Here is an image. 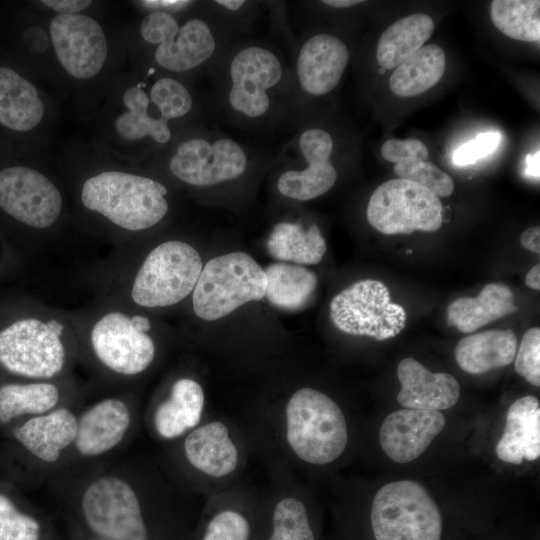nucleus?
Instances as JSON below:
<instances>
[{
  "instance_id": "nucleus-1",
  "label": "nucleus",
  "mask_w": 540,
  "mask_h": 540,
  "mask_svg": "<svg viewBox=\"0 0 540 540\" xmlns=\"http://www.w3.org/2000/svg\"><path fill=\"white\" fill-rule=\"evenodd\" d=\"M167 189L151 178L105 171L87 179L81 191L85 208L129 231L148 229L168 211Z\"/></svg>"
},
{
  "instance_id": "nucleus-2",
  "label": "nucleus",
  "mask_w": 540,
  "mask_h": 540,
  "mask_svg": "<svg viewBox=\"0 0 540 540\" xmlns=\"http://www.w3.org/2000/svg\"><path fill=\"white\" fill-rule=\"evenodd\" d=\"M287 441L302 460L328 464L344 451L347 425L340 407L327 395L312 388H302L286 407Z\"/></svg>"
},
{
  "instance_id": "nucleus-3",
  "label": "nucleus",
  "mask_w": 540,
  "mask_h": 540,
  "mask_svg": "<svg viewBox=\"0 0 540 540\" xmlns=\"http://www.w3.org/2000/svg\"><path fill=\"white\" fill-rule=\"evenodd\" d=\"M264 269L248 254L232 252L215 257L202 268L192 294L193 310L204 320L225 317L266 291Z\"/></svg>"
},
{
  "instance_id": "nucleus-4",
  "label": "nucleus",
  "mask_w": 540,
  "mask_h": 540,
  "mask_svg": "<svg viewBox=\"0 0 540 540\" xmlns=\"http://www.w3.org/2000/svg\"><path fill=\"white\" fill-rule=\"evenodd\" d=\"M371 525L376 540H441L440 510L419 483H388L375 494Z\"/></svg>"
},
{
  "instance_id": "nucleus-5",
  "label": "nucleus",
  "mask_w": 540,
  "mask_h": 540,
  "mask_svg": "<svg viewBox=\"0 0 540 540\" xmlns=\"http://www.w3.org/2000/svg\"><path fill=\"white\" fill-rule=\"evenodd\" d=\"M202 268L200 254L190 244L175 240L161 243L137 271L131 299L146 308L177 304L193 292Z\"/></svg>"
},
{
  "instance_id": "nucleus-6",
  "label": "nucleus",
  "mask_w": 540,
  "mask_h": 540,
  "mask_svg": "<svg viewBox=\"0 0 540 540\" xmlns=\"http://www.w3.org/2000/svg\"><path fill=\"white\" fill-rule=\"evenodd\" d=\"M64 326L56 319L27 317L0 331V364L10 373L50 379L66 362Z\"/></svg>"
},
{
  "instance_id": "nucleus-7",
  "label": "nucleus",
  "mask_w": 540,
  "mask_h": 540,
  "mask_svg": "<svg viewBox=\"0 0 540 540\" xmlns=\"http://www.w3.org/2000/svg\"><path fill=\"white\" fill-rule=\"evenodd\" d=\"M330 318L340 331L383 341L405 327V309L392 302L387 286L375 279L360 280L338 293L330 303Z\"/></svg>"
},
{
  "instance_id": "nucleus-8",
  "label": "nucleus",
  "mask_w": 540,
  "mask_h": 540,
  "mask_svg": "<svg viewBox=\"0 0 540 540\" xmlns=\"http://www.w3.org/2000/svg\"><path fill=\"white\" fill-rule=\"evenodd\" d=\"M442 203L428 189L406 179L379 185L367 206V220L386 235L435 232L443 222Z\"/></svg>"
},
{
  "instance_id": "nucleus-9",
  "label": "nucleus",
  "mask_w": 540,
  "mask_h": 540,
  "mask_svg": "<svg viewBox=\"0 0 540 540\" xmlns=\"http://www.w3.org/2000/svg\"><path fill=\"white\" fill-rule=\"evenodd\" d=\"M147 317L119 310L101 315L90 330L94 355L110 371L132 376L146 370L155 356V345L148 335Z\"/></svg>"
},
{
  "instance_id": "nucleus-10",
  "label": "nucleus",
  "mask_w": 540,
  "mask_h": 540,
  "mask_svg": "<svg viewBox=\"0 0 540 540\" xmlns=\"http://www.w3.org/2000/svg\"><path fill=\"white\" fill-rule=\"evenodd\" d=\"M88 528L104 540H147L148 533L134 489L116 476L92 481L81 498Z\"/></svg>"
},
{
  "instance_id": "nucleus-11",
  "label": "nucleus",
  "mask_w": 540,
  "mask_h": 540,
  "mask_svg": "<svg viewBox=\"0 0 540 540\" xmlns=\"http://www.w3.org/2000/svg\"><path fill=\"white\" fill-rule=\"evenodd\" d=\"M142 38L158 44L155 60L173 72L192 69L207 60L215 50V40L208 25L191 19L179 27L174 17L162 11L148 14L142 21Z\"/></svg>"
},
{
  "instance_id": "nucleus-12",
  "label": "nucleus",
  "mask_w": 540,
  "mask_h": 540,
  "mask_svg": "<svg viewBox=\"0 0 540 540\" xmlns=\"http://www.w3.org/2000/svg\"><path fill=\"white\" fill-rule=\"evenodd\" d=\"M0 208L32 228H48L60 216L62 197L42 173L24 166L0 170Z\"/></svg>"
},
{
  "instance_id": "nucleus-13",
  "label": "nucleus",
  "mask_w": 540,
  "mask_h": 540,
  "mask_svg": "<svg viewBox=\"0 0 540 540\" xmlns=\"http://www.w3.org/2000/svg\"><path fill=\"white\" fill-rule=\"evenodd\" d=\"M56 56L68 74L78 79L95 76L107 58V41L100 24L76 14H57L50 22Z\"/></svg>"
},
{
  "instance_id": "nucleus-14",
  "label": "nucleus",
  "mask_w": 540,
  "mask_h": 540,
  "mask_svg": "<svg viewBox=\"0 0 540 540\" xmlns=\"http://www.w3.org/2000/svg\"><path fill=\"white\" fill-rule=\"evenodd\" d=\"M246 167L244 150L231 139H220L214 144L204 139L185 141L169 163L175 177L194 186H210L238 178Z\"/></svg>"
},
{
  "instance_id": "nucleus-15",
  "label": "nucleus",
  "mask_w": 540,
  "mask_h": 540,
  "mask_svg": "<svg viewBox=\"0 0 540 540\" xmlns=\"http://www.w3.org/2000/svg\"><path fill=\"white\" fill-rule=\"evenodd\" d=\"M231 106L246 116L259 117L267 112L270 100L266 93L281 79L282 66L269 50L249 47L238 52L230 65Z\"/></svg>"
},
{
  "instance_id": "nucleus-16",
  "label": "nucleus",
  "mask_w": 540,
  "mask_h": 540,
  "mask_svg": "<svg viewBox=\"0 0 540 540\" xmlns=\"http://www.w3.org/2000/svg\"><path fill=\"white\" fill-rule=\"evenodd\" d=\"M446 419L440 411L401 409L383 421L379 441L386 455L396 463L418 458L443 430Z\"/></svg>"
},
{
  "instance_id": "nucleus-17",
  "label": "nucleus",
  "mask_w": 540,
  "mask_h": 540,
  "mask_svg": "<svg viewBox=\"0 0 540 540\" xmlns=\"http://www.w3.org/2000/svg\"><path fill=\"white\" fill-rule=\"evenodd\" d=\"M299 147L308 166L284 172L277 188L288 198L307 201L323 195L335 184L337 172L330 162L333 140L324 130L309 129L301 134Z\"/></svg>"
},
{
  "instance_id": "nucleus-18",
  "label": "nucleus",
  "mask_w": 540,
  "mask_h": 540,
  "mask_svg": "<svg viewBox=\"0 0 540 540\" xmlns=\"http://www.w3.org/2000/svg\"><path fill=\"white\" fill-rule=\"evenodd\" d=\"M397 376L401 389L398 403L407 409L440 411L453 407L460 395V385L448 373H433L414 358L400 361Z\"/></svg>"
},
{
  "instance_id": "nucleus-19",
  "label": "nucleus",
  "mask_w": 540,
  "mask_h": 540,
  "mask_svg": "<svg viewBox=\"0 0 540 540\" xmlns=\"http://www.w3.org/2000/svg\"><path fill=\"white\" fill-rule=\"evenodd\" d=\"M349 59L345 43L336 36L318 34L302 46L297 73L302 88L312 95H324L339 83Z\"/></svg>"
},
{
  "instance_id": "nucleus-20",
  "label": "nucleus",
  "mask_w": 540,
  "mask_h": 540,
  "mask_svg": "<svg viewBox=\"0 0 540 540\" xmlns=\"http://www.w3.org/2000/svg\"><path fill=\"white\" fill-rule=\"evenodd\" d=\"M130 424V412L122 400H101L79 418L74 441L76 449L85 457L102 455L123 440Z\"/></svg>"
},
{
  "instance_id": "nucleus-21",
  "label": "nucleus",
  "mask_w": 540,
  "mask_h": 540,
  "mask_svg": "<svg viewBox=\"0 0 540 540\" xmlns=\"http://www.w3.org/2000/svg\"><path fill=\"white\" fill-rule=\"evenodd\" d=\"M495 452L500 460L513 464L540 457V404L536 397L524 396L509 407Z\"/></svg>"
},
{
  "instance_id": "nucleus-22",
  "label": "nucleus",
  "mask_w": 540,
  "mask_h": 540,
  "mask_svg": "<svg viewBox=\"0 0 540 540\" xmlns=\"http://www.w3.org/2000/svg\"><path fill=\"white\" fill-rule=\"evenodd\" d=\"M77 424L78 420L70 410L58 408L27 420L14 430V437L35 457L53 463L74 443Z\"/></svg>"
},
{
  "instance_id": "nucleus-23",
  "label": "nucleus",
  "mask_w": 540,
  "mask_h": 540,
  "mask_svg": "<svg viewBox=\"0 0 540 540\" xmlns=\"http://www.w3.org/2000/svg\"><path fill=\"white\" fill-rule=\"evenodd\" d=\"M518 311L510 287L489 283L476 297H461L447 308V321L462 333H472L506 315Z\"/></svg>"
},
{
  "instance_id": "nucleus-24",
  "label": "nucleus",
  "mask_w": 540,
  "mask_h": 540,
  "mask_svg": "<svg viewBox=\"0 0 540 540\" xmlns=\"http://www.w3.org/2000/svg\"><path fill=\"white\" fill-rule=\"evenodd\" d=\"M518 340L511 329H493L462 338L455 348L459 367L469 374H483L508 366L515 359Z\"/></svg>"
},
{
  "instance_id": "nucleus-25",
  "label": "nucleus",
  "mask_w": 540,
  "mask_h": 540,
  "mask_svg": "<svg viewBox=\"0 0 540 540\" xmlns=\"http://www.w3.org/2000/svg\"><path fill=\"white\" fill-rule=\"evenodd\" d=\"M189 463L201 472L222 477L230 474L237 465L236 446L229 438L222 422H211L193 430L184 442Z\"/></svg>"
},
{
  "instance_id": "nucleus-26",
  "label": "nucleus",
  "mask_w": 540,
  "mask_h": 540,
  "mask_svg": "<svg viewBox=\"0 0 540 540\" xmlns=\"http://www.w3.org/2000/svg\"><path fill=\"white\" fill-rule=\"evenodd\" d=\"M44 116V105L36 87L8 67H0V124L25 132Z\"/></svg>"
},
{
  "instance_id": "nucleus-27",
  "label": "nucleus",
  "mask_w": 540,
  "mask_h": 540,
  "mask_svg": "<svg viewBox=\"0 0 540 540\" xmlns=\"http://www.w3.org/2000/svg\"><path fill=\"white\" fill-rule=\"evenodd\" d=\"M204 406V392L194 380L182 378L171 389L170 396L156 409L154 425L166 439L176 438L196 426Z\"/></svg>"
},
{
  "instance_id": "nucleus-28",
  "label": "nucleus",
  "mask_w": 540,
  "mask_h": 540,
  "mask_svg": "<svg viewBox=\"0 0 540 540\" xmlns=\"http://www.w3.org/2000/svg\"><path fill=\"white\" fill-rule=\"evenodd\" d=\"M434 22L424 13H414L390 25L381 35L376 58L381 67L391 70L421 49L434 32Z\"/></svg>"
},
{
  "instance_id": "nucleus-29",
  "label": "nucleus",
  "mask_w": 540,
  "mask_h": 540,
  "mask_svg": "<svg viewBox=\"0 0 540 540\" xmlns=\"http://www.w3.org/2000/svg\"><path fill=\"white\" fill-rule=\"evenodd\" d=\"M445 69L444 50L436 44L425 45L394 69L390 89L400 97L420 95L440 81Z\"/></svg>"
},
{
  "instance_id": "nucleus-30",
  "label": "nucleus",
  "mask_w": 540,
  "mask_h": 540,
  "mask_svg": "<svg viewBox=\"0 0 540 540\" xmlns=\"http://www.w3.org/2000/svg\"><path fill=\"white\" fill-rule=\"evenodd\" d=\"M267 249L277 260L314 265L322 260L327 247L316 224L304 229L297 223L280 222L267 240Z\"/></svg>"
},
{
  "instance_id": "nucleus-31",
  "label": "nucleus",
  "mask_w": 540,
  "mask_h": 540,
  "mask_svg": "<svg viewBox=\"0 0 540 540\" xmlns=\"http://www.w3.org/2000/svg\"><path fill=\"white\" fill-rule=\"evenodd\" d=\"M264 272L267 300L285 310L294 311L305 307L318 284L316 274L302 266L273 263Z\"/></svg>"
},
{
  "instance_id": "nucleus-32",
  "label": "nucleus",
  "mask_w": 540,
  "mask_h": 540,
  "mask_svg": "<svg viewBox=\"0 0 540 540\" xmlns=\"http://www.w3.org/2000/svg\"><path fill=\"white\" fill-rule=\"evenodd\" d=\"M59 401V390L47 382L6 384L0 387V422L25 414H44Z\"/></svg>"
},
{
  "instance_id": "nucleus-33",
  "label": "nucleus",
  "mask_w": 540,
  "mask_h": 540,
  "mask_svg": "<svg viewBox=\"0 0 540 540\" xmlns=\"http://www.w3.org/2000/svg\"><path fill=\"white\" fill-rule=\"evenodd\" d=\"M123 102L128 112L121 114L115 120L117 133L126 140H138L145 136L152 137L156 142L164 144L171 138L167 121L153 118L147 113L150 100L139 87L127 89Z\"/></svg>"
},
{
  "instance_id": "nucleus-34",
  "label": "nucleus",
  "mask_w": 540,
  "mask_h": 540,
  "mask_svg": "<svg viewBox=\"0 0 540 540\" xmlns=\"http://www.w3.org/2000/svg\"><path fill=\"white\" fill-rule=\"evenodd\" d=\"M490 17L504 35L525 42L540 40V1L494 0Z\"/></svg>"
},
{
  "instance_id": "nucleus-35",
  "label": "nucleus",
  "mask_w": 540,
  "mask_h": 540,
  "mask_svg": "<svg viewBox=\"0 0 540 540\" xmlns=\"http://www.w3.org/2000/svg\"><path fill=\"white\" fill-rule=\"evenodd\" d=\"M269 540H314L306 508L300 500L286 498L276 505Z\"/></svg>"
},
{
  "instance_id": "nucleus-36",
  "label": "nucleus",
  "mask_w": 540,
  "mask_h": 540,
  "mask_svg": "<svg viewBox=\"0 0 540 540\" xmlns=\"http://www.w3.org/2000/svg\"><path fill=\"white\" fill-rule=\"evenodd\" d=\"M395 174L410 180L435 194L437 197H448L454 191V181L446 172L431 162L418 159H406L394 166Z\"/></svg>"
},
{
  "instance_id": "nucleus-37",
  "label": "nucleus",
  "mask_w": 540,
  "mask_h": 540,
  "mask_svg": "<svg viewBox=\"0 0 540 540\" xmlns=\"http://www.w3.org/2000/svg\"><path fill=\"white\" fill-rule=\"evenodd\" d=\"M151 101L160 110V117L168 122L187 114L192 107L188 90L172 78L159 79L151 89Z\"/></svg>"
},
{
  "instance_id": "nucleus-38",
  "label": "nucleus",
  "mask_w": 540,
  "mask_h": 540,
  "mask_svg": "<svg viewBox=\"0 0 540 540\" xmlns=\"http://www.w3.org/2000/svg\"><path fill=\"white\" fill-rule=\"evenodd\" d=\"M38 521L20 512L13 502L0 494V540H39Z\"/></svg>"
},
{
  "instance_id": "nucleus-39",
  "label": "nucleus",
  "mask_w": 540,
  "mask_h": 540,
  "mask_svg": "<svg viewBox=\"0 0 540 540\" xmlns=\"http://www.w3.org/2000/svg\"><path fill=\"white\" fill-rule=\"evenodd\" d=\"M515 370L528 383L540 386V329H528L515 356Z\"/></svg>"
},
{
  "instance_id": "nucleus-40",
  "label": "nucleus",
  "mask_w": 540,
  "mask_h": 540,
  "mask_svg": "<svg viewBox=\"0 0 540 540\" xmlns=\"http://www.w3.org/2000/svg\"><path fill=\"white\" fill-rule=\"evenodd\" d=\"M249 524L234 511L218 513L208 524L203 540H248Z\"/></svg>"
},
{
  "instance_id": "nucleus-41",
  "label": "nucleus",
  "mask_w": 540,
  "mask_h": 540,
  "mask_svg": "<svg viewBox=\"0 0 540 540\" xmlns=\"http://www.w3.org/2000/svg\"><path fill=\"white\" fill-rule=\"evenodd\" d=\"M500 140L501 134L499 132L480 133L475 139L463 144L454 152L453 162L459 166L473 164L492 154L497 149Z\"/></svg>"
},
{
  "instance_id": "nucleus-42",
  "label": "nucleus",
  "mask_w": 540,
  "mask_h": 540,
  "mask_svg": "<svg viewBox=\"0 0 540 540\" xmlns=\"http://www.w3.org/2000/svg\"><path fill=\"white\" fill-rule=\"evenodd\" d=\"M381 154L385 160L395 164L406 159L426 161L428 149L417 139H390L383 144Z\"/></svg>"
},
{
  "instance_id": "nucleus-43",
  "label": "nucleus",
  "mask_w": 540,
  "mask_h": 540,
  "mask_svg": "<svg viewBox=\"0 0 540 540\" xmlns=\"http://www.w3.org/2000/svg\"><path fill=\"white\" fill-rule=\"evenodd\" d=\"M23 40L28 49L32 52L41 53L49 46L47 33L38 26H32L25 30Z\"/></svg>"
},
{
  "instance_id": "nucleus-44",
  "label": "nucleus",
  "mask_w": 540,
  "mask_h": 540,
  "mask_svg": "<svg viewBox=\"0 0 540 540\" xmlns=\"http://www.w3.org/2000/svg\"><path fill=\"white\" fill-rule=\"evenodd\" d=\"M41 2L59 14H76L92 3L90 0H43Z\"/></svg>"
},
{
  "instance_id": "nucleus-45",
  "label": "nucleus",
  "mask_w": 540,
  "mask_h": 540,
  "mask_svg": "<svg viewBox=\"0 0 540 540\" xmlns=\"http://www.w3.org/2000/svg\"><path fill=\"white\" fill-rule=\"evenodd\" d=\"M191 2L186 0H146V1H140V4L146 8H152V9H162L165 12V10L168 11H179L182 8L189 5Z\"/></svg>"
},
{
  "instance_id": "nucleus-46",
  "label": "nucleus",
  "mask_w": 540,
  "mask_h": 540,
  "mask_svg": "<svg viewBox=\"0 0 540 540\" xmlns=\"http://www.w3.org/2000/svg\"><path fill=\"white\" fill-rule=\"evenodd\" d=\"M521 245L533 253H540V228L538 226L524 230L520 236Z\"/></svg>"
},
{
  "instance_id": "nucleus-47",
  "label": "nucleus",
  "mask_w": 540,
  "mask_h": 540,
  "mask_svg": "<svg viewBox=\"0 0 540 540\" xmlns=\"http://www.w3.org/2000/svg\"><path fill=\"white\" fill-rule=\"evenodd\" d=\"M539 150L533 154H528L526 157V173L533 177L539 179V159H540Z\"/></svg>"
},
{
  "instance_id": "nucleus-48",
  "label": "nucleus",
  "mask_w": 540,
  "mask_h": 540,
  "mask_svg": "<svg viewBox=\"0 0 540 540\" xmlns=\"http://www.w3.org/2000/svg\"><path fill=\"white\" fill-rule=\"evenodd\" d=\"M526 285L534 290H540V265L539 263L534 265L527 273L525 277Z\"/></svg>"
},
{
  "instance_id": "nucleus-49",
  "label": "nucleus",
  "mask_w": 540,
  "mask_h": 540,
  "mask_svg": "<svg viewBox=\"0 0 540 540\" xmlns=\"http://www.w3.org/2000/svg\"><path fill=\"white\" fill-rule=\"evenodd\" d=\"M361 0H325L324 4L335 8H346L362 3Z\"/></svg>"
},
{
  "instance_id": "nucleus-50",
  "label": "nucleus",
  "mask_w": 540,
  "mask_h": 540,
  "mask_svg": "<svg viewBox=\"0 0 540 540\" xmlns=\"http://www.w3.org/2000/svg\"><path fill=\"white\" fill-rule=\"evenodd\" d=\"M217 4L226 7L229 10H238L244 3V0H217Z\"/></svg>"
},
{
  "instance_id": "nucleus-51",
  "label": "nucleus",
  "mask_w": 540,
  "mask_h": 540,
  "mask_svg": "<svg viewBox=\"0 0 540 540\" xmlns=\"http://www.w3.org/2000/svg\"><path fill=\"white\" fill-rule=\"evenodd\" d=\"M91 540H104V539H101V538H97V537H96V538H93V539H91Z\"/></svg>"
}]
</instances>
